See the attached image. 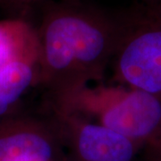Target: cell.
<instances>
[{
	"label": "cell",
	"mask_w": 161,
	"mask_h": 161,
	"mask_svg": "<svg viewBox=\"0 0 161 161\" xmlns=\"http://www.w3.org/2000/svg\"><path fill=\"white\" fill-rule=\"evenodd\" d=\"M36 31L40 85L51 97L103 79L115 53L117 17L78 0H52Z\"/></svg>",
	"instance_id": "6da1fadb"
},
{
	"label": "cell",
	"mask_w": 161,
	"mask_h": 161,
	"mask_svg": "<svg viewBox=\"0 0 161 161\" xmlns=\"http://www.w3.org/2000/svg\"><path fill=\"white\" fill-rule=\"evenodd\" d=\"M47 102L126 137L144 150L161 143V101L134 88L87 85Z\"/></svg>",
	"instance_id": "7a4b0ae2"
},
{
	"label": "cell",
	"mask_w": 161,
	"mask_h": 161,
	"mask_svg": "<svg viewBox=\"0 0 161 161\" xmlns=\"http://www.w3.org/2000/svg\"><path fill=\"white\" fill-rule=\"evenodd\" d=\"M116 17L113 79L161 101V2L142 1Z\"/></svg>",
	"instance_id": "3957f363"
},
{
	"label": "cell",
	"mask_w": 161,
	"mask_h": 161,
	"mask_svg": "<svg viewBox=\"0 0 161 161\" xmlns=\"http://www.w3.org/2000/svg\"><path fill=\"white\" fill-rule=\"evenodd\" d=\"M46 114L58 128L64 161H133L142 150L119 133L49 102Z\"/></svg>",
	"instance_id": "277c9868"
},
{
	"label": "cell",
	"mask_w": 161,
	"mask_h": 161,
	"mask_svg": "<svg viewBox=\"0 0 161 161\" xmlns=\"http://www.w3.org/2000/svg\"><path fill=\"white\" fill-rule=\"evenodd\" d=\"M0 161H64L55 123L23 113L0 121Z\"/></svg>",
	"instance_id": "5b68a950"
},
{
	"label": "cell",
	"mask_w": 161,
	"mask_h": 161,
	"mask_svg": "<svg viewBox=\"0 0 161 161\" xmlns=\"http://www.w3.org/2000/svg\"><path fill=\"white\" fill-rule=\"evenodd\" d=\"M40 85L39 53L18 58L0 68V121L22 114L24 96Z\"/></svg>",
	"instance_id": "8992f818"
},
{
	"label": "cell",
	"mask_w": 161,
	"mask_h": 161,
	"mask_svg": "<svg viewBox=\"0 0 161 161\" xmlns=\"http://www.w3.org/2000/svg\"><path fill=\"white\" fill-rule=\"evenodd\" d=\"M39 53L36 27L20 17L0 20V68L26 55Z\"/></svg>",
	"instance_id": "52a82bcc"
},
{
	"label": "cell",
	"mask_w": 161,
	"mask_h": 161,
	"mask_svg": "<svg viewBox=\"0 0 161 161\" xmlns=\"http://www.w3.org/2000/svg\"><path fill=\"white\" fill-rule=\"evenodd\" d=\"M48 1H52V0H0V3L13 9L23 11L34 5L40 3L45 4Z\"/></svg>",
	"instance_id": "ba28073f"
},
{
	"label": "cell",
	"mask_w": 161,
	"mask_h": 161,
	"mask_svg": "<svg viewBox=\"0 0 161 161\" xmlns=\"http://www.w3.org/2000/svg\"><path fill=\"white\" fill-rule=\"evenodd\" d=\"M144 161H161V143L144 149Z\"/></svg>",
	"instance_id": "9c48e42d"
},
{
	"label": "cell",
	"mask_w": 161,
	"mask_h": 161,
	"mask_svg": "<svg viewBox=\"0 0 161 161\" xmlns=\"http://www.w3.org/2000/svg\"><path fill=\"white\" fill-rule=\"evenodd\" d=\"M142 2H148V3H158L161 0H142Z\"/></svg>",
	"instance_id": "30bf717a"
}]
</instances>
